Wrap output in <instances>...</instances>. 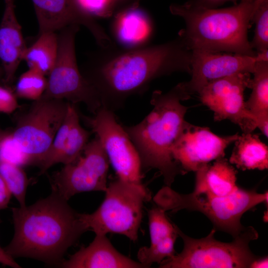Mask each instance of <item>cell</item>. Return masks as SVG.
<instances>
[{
    "instance_id": "cell-24",
    "label": "cell",
    "mask_w": 268,
    "mask_h": 268,
    "mask_svg": "<svg viewBox=\"0 0 268 268\" xmlns=\"http://www.w3.org/2000/svg\"><path fill=\"white\" fill-rule=\"evenodd\" d=\"M0 175L20 206H26V195L29 180L22 167L0 161Z\"/></svg>"
},
{
    "instance_id": "cell-36",
    "label": "cell",
    "mask_w": 268,
    "mask_h": 268,
    "mask_svg": "<svg viewBox=\"0 0 268 268\" xmlns=\"http://www.w3.org/2000/svg\"><path fill=\"white\" fill-rule=\"evenodd\" d=\"M109 3L110 4L111 6L113 8V9L114 10V9L119 3L121 2V1L124 0H108Z\"/></svg>"
},
{
    "instance_id": "cell-1",
    "label": "cell",
    "mask_w": 268,
    "mask_h": 268,
    "mask_svg": "<svg viewBox=\"0 0 268 268\" xmlns=\"http://www.w3.org/2000/svg\"><path fill=\"white\" fill-rule=\"evenodd\" d=\"M102 50L83 75L97 92L102 107L113 111L131 96L142 94L156 78L191 72L192 52L179 37L157 45Z\"/></svg>"
},
{
    "instance_id": "cell-22",
    "label": "cell",
    "mask_w": 268,
    "mask_h": 268,
    "mask_svg": "<svg viewBox=\"0 0 268 268\" xmlns=\"http://www.w3.org/2000/svg\"><path fill=\"white\" fill-rule=\"evenodd\" d=\"M251 78V94L245 102L247 110L255 117L257 128L268 136V60L257 62Z\"/></svg>"
},
{
    "instance_id": "cell-8",
    "label": "cell",
    "mask_w": 268,
    "mask_h": 268,
    "mask_svg": "<svg viewBox=\"0 0 268 268\" xmlns=\"http://www.w3.org/2000/svg\"><path fill=\"white\" fill-rule=\"evenodd\" d=\"M79 26L71 25L58 35L57 58L48 75L43 96L76 104L84 103L94 114L102 107L99 96L78 69L75 56V38Z\"/></svg>"
},
{
    "instance_id": "cell-19",
    "label": "cell",
    "mask_w": 268,
    "mask_h": 268,
    "mask_svg": "<svg viewBox=\"0 0 268 268\" xmlns=\"http://www.w3.org/2000/svg\"><path fill=\"white\" fill-rule=\"evenodd\" d=\"M153 30L150 18L138 7L137 3L117 11L112 24L115 39L126 49L145 46L151 37Z\"/></svg>"
},
{
    "instance_id": "cell-12",
    "label": "cell",
    "mask_w": 268,
    "mask_h": 268,
    "mask_svg": "<svg viewBox=\"0 0 268 268\" xmlns=\"http://www.w3.org/2000/svg\"><path fill=\"white\" fill-rule=\"evenodd\" d=\"M251 80V73L243 72L211 81L198 93L200 100L213 111L215 121L229 120L243 133H252L257 128V122L247 110L244 98Z\"/></svg>"
},
{
    "instance_id": "cell-5",
    "label": "cell",
    "mask_w": 268,
    "mask_h": 268,
    "mask_svg": "<svg viewBox=\"0 0 268 268\" xmlns=\"http://www.w3.org/2000/svg\"><path fill=\"white\" fill-rule=\"evenodd\" d=\"M153 199L157 206L165 211L175 212L187 209L200 212L210 220L216 231L226 232L234 238L245 228L241 219L246 212L262 203L268 206V191L259 193L239 187L224 197L194 192L183 194L165 186Z\"/></svg>"
},
{
    "instance_id": "cell-25",
    "label": "cell",
    "mask_w": 268,
    "mask_h": 268,
    "mask_svg": "<svg viewBox=\"0 0 268 268\" xmlns=\"http://www.w3.org/2000/svg\"><path fill=\"white\" fill-rule=\"evenodd\" d=\"M47 78L41 73L29 68L18 78L15 87L16 97L37 100L44 94L47 87Z\"/></svg>"
},
{
    "instance_id": "cell-13",
    "label": "cell",
    "mask_w": 268,
    "mask_h": 268,
    "mask_svg": "<svg viewBox=\"0 0 268 268\" xmlns=\"http://www.w3.org/2000/svg\"><path fill=\"white\" fill-rule=\"evenodd\" d=\"M239 136L237 133L220 136L208 128L187 122L172 148V155L185 174L196 172L202 166L224 157L226 148Z\"/></svg>"
},
{
    "instance_id": "cell-16",
    "label": "cell",
    "mask_w": 268,
    "mask_h": 268,
    "mask_svg": "<svg viewBox=\"0 0 268 268\" xmlns=\"http://www.w3.org/2000/svg\"><path fill=\"white\" fill-rule=\"evenodd\" d=\"M80 114L76 104L68 102L64 121L39 166L40 174L52 166L75 161L88 143L90 133L80 124Z\"/></svg>"
},
{
    "instance_id": "cell-34",
    "label": "cell",
    "mask_w": 268,
    "mask_h": 268,
    "mask_svg": "<svg viewBox=\"0 0 268 268\" xmlns=\"http://www.w3.org/2000/svg\"><path fill=\"white\" fill-rule=\"evenodd\" d=\"M0 263L13 268H20V266L14 260V258L11 257L6 253L3 248L0 247Z\"/></svg>"
},
{
    "instance_id": "cell-4",
    "label": "cell",
    "mask_w": 268,
    "mask_h": 268,
    "mask_svg": "<svg viewBox=\"0 0 268 268\" xmlns=\"http://www.w3.org/2000/svg\"><path fill=\"white\" fill-rule=\"evenodd\" d=\"M255 5V0H240L223 8L173 3L169 9L184 20L185 27L179 32V37L191 51L228 52L255 57L257 54L248 38Z\"/></svg>"
},
{
    "instance_id": "cell-32",
    "label": "cell",
    "mask_w": 268,
    "mask_h": 268,
    "mask_svg": "<svg viewBox=\"0 0 268 268\" xmlns=\"http://www.w3.org/2000/svg\"><path fill=\"white\" fill-rule=\"evenodd\" d=\"M238 0H189L185 2L186 4L197 7L206 8H216L227 2H232L237 3Z\"/></svg>"
},
{
    "instance_id": "cell-26",
    "label": "cell",
    "mask_w": 268,
    "mask_h": 268,
    "mask_svg": "<svg viewBox=\"0 0 268 268\" xmlns=\"http://www.w3.org/2000/svg\"><path fill=\"white\" fill-rule=\"evenodd\" d=\"M177 233L149 247H141L137 253L138 262L145 268H149L154 263L160 264L163 260L175 255L174 249Z\"/></svg>"
},
{
    "instance_id": "cell-9",
    "label": "cell",
    "mask_w": 268,
    "mask_h": 268,
    "mask_svg": "<svg viewBox=\"0 0 268 268\" xmlns=\"http://www.w3.org/2000/svg\"><path fill=\"white\" fill-rule=\"evenodd\" d=\"M68 104L42 95L17 119L11 134L29 165L41 164L64 121Z\"/></svg>"
},
{
    "instance_id": "cell-30",
    "label": "cell",
    "mask_w": 268,
    "mask_h": 268,
    "mask_svg": "<svg viewBox=\"0 0 268 268\" xmlns=\"http://www.w3.org/2000/svg\"><path fill=\"white\" fill-rule=\"evenodd\" d=\"M74 1L80 11L93 18L109 17L114 12L108 0H74Z\"/></svg>"
},
{
    "instance_id": "cell-20",
    "label": "cell",
    "mask_w": 268,
    "mask_h": 268,
    "mask_svg": "<svg viewBox=\"0 0 268 268\" xmlns=\"http://www.w3.org/2000/svg\"><path fill=\"white\" fill-rule=\"evenodd\" d=\"M194 192L224 197L235 191L237 172L224 157L205 164L196 172Z\"/></svg>"
},
{
    "instance_id": "cell-37",
    "label": "cell",
    "mask_w": 268,
    "mask_h": 268,
    "mask_svg": "<svg viewBox=\"0 0 268 268\" xmlns=\"http://www.w3.org/2000/svg\"><path fill=\"white\" fill-rule=\"evenodd\" d=\"M9 132L0 129V142L7 135Z\"/></svg>"
},
{
    "instance_id": "cell-11",
    "label": "cell",
    "mask_w": 268,
    "mask_h": 268,
    "mask_svg": "<svg viewBox=\"0 0 268 268\" xmlns=\"http://www.w3.org/2000/svg\"><path fill=\"white\" fill-rule=\"evenodd\" d=\"M109 164L106 152L95 135L75 161L64 165L49 177L52 191L67 201L82 192H105Z\"/></svg>"
},
{
    "instance_id": "cell-29",
    "label": "cell",
    "mask_w": 268,
    "mask_h": 268,
    "mask_svg": "<svg viewBox=\"0 0 268 268\" xmlns=\"http://www.w3.org/2000/svg\"><path fill=\"white\" fill-rule=\"evenodd\" d=\"M0 161L21 167L29 165L26 157L14 142L11 131L0 142Z\"/></svg>"
},
{
    "instance_id": "cell-40",
    "label": "cell",
    "mask_w": 268,
    "mask_h": 268,
    "mask_svg": "<svg viewBox=\"0 0 268 268\" xmlns=\"http://www.w3.org/2000/svg\"><path fill=\"white\" fill-rule=\"evenodd\" d=\"M0 222H1V220H0Z\"/></svg>"
},
{
    "instance_id": "cell-33",
    "label": "cell",
    "mask_w": 268,
    "mask_h": 268,
    "mask_svg": "<svg viewBox=\"0 0 268 268\" xmlns=\"http://www.w3.org/2000/svg\"><path fill=\"white\" fill-rule=\"evenodd\" d=\"M11 196L7 186L0 175V210L8 206Z\"/></svg>"
},
{
    "instance_id": "cell-38",
    "label": "cell",
    "mask_w": 268,
    "mask_h": 268,
    "mask_svg": "<svg viewBox=\"0 0 268 268\" xmlns=\"http://www.w3.org/2000/svg\"><path fill=\"white\" fill-rule=\"evenodd\" d=\"M3 71L2 68L1 66H0V84L3 85Z\"/></svg>"
},
{
    "instance_id": "cell-2",
    "label": "cell",
    "mask_w": 268,
    "mask_h": 268,
    "mask_svg": "<svg viewBox=\"0 0 268 268\" xmlns=\"http://www.w3.org/2000/svg\"><path fill=\"white\" fill-rule=\"evenodd\" d=\"M14 235L3 249L13 258H28L60 267L67 250L88 230L80 213L54 192L29 206L11 208Z\"/></svg>"
},
{
    "instance_id": "cell-31",
    "label": "cell",
    "mask_w": 268,
    "mask_h": 268,
    "mask_svg": "<svg viewBox=\"0 0 268 268\" xmlns=\"http://www.w3.org/2000/svg\"><path fill=\"white\" fill-rule=\"evenodd\" d=\"M18 107L16 96L10 87L0 84V112L13 113Z\"/></svg>"
},
{
    "instance_id": "cell-21",
    "label": "cell",
    "mask_w": 268,
    "mask_h": 268,
    "mask_svg": "<svg viewBox=\"0 0 268 268\" xmlns=\"http://www.w3.org/2000/svg\"><path fill=\"white\" fill-rule=\"evenodd\" d=\"M229 162L243 170L268 168V147L256 134L243 133L234 142Z\"/></svg>"
},
{
    "instance_id": "cell-17",
    "label": "cell",
    "mask_w": 268,
    "mask_h": 268,
    "mask_svg": "<svg viewBox=\"0 0 268 268\" xmlns=\"http://www.w3.org/2000/svg\"><path fill=\"white\" fill-rule=\"evenodd\" d=\"M27 48L15 15L14 0H4L0 23V61L4 74V85L9 87L12 83Z\"/></svg>"
},
{
    "instance_id": "cell-7",
    "label": "cell",
    "mask_w": 268,
    "mask_h": 268,
    "mask_svg": "<svg viewBox=\"0 0 268 268\" xmlns=\"http://www.w3.org/2000/svg\"><path fill=\"white\" fill-rule=\"evenodd\" d=\"M105 192L104 200L99 207L92 213H80L81 220L95 235L114 233L135 241L143 203L151 198L149 190L143 184L117 178L109 184Z\"/></svg>"
},
{
    "instance_id": "cell-35",
    "label": "cell",
    "mask_w": 268,
    "mask_h": 268,
    "mask_svg": "<svg viewBox=\"0 0 268 268\" xmlns=\"http://www.w3.org/2000/svg\"><path fill=\"white\" fill-rule=\"evenodd\" d=\"M268 257L260 258L258 257L251 264L250 268H268Z\"/></svg>"
},
{
    "instance_id": "cell-18",
    "label": "cell",
    "mask_w": 268,
    "mask_h": 268,
    "mask_svg": "<svg viewBox=\"0 0 268 268\" xmlns=\"http://www.w3.org/2000/svg\"><path fill=\"white\" fill-rule=\"evenodd\" d=\"M60 267L65 268H144L136 262L118 252L106 235H95L87 247L64 261Z\"/></svg>"
},
{
    "instance_id": "cell-23",
    "label": "cell",
    "mask_w": 268,
    "mask_h": 268,
    "mask_svg": "<svg viewBox=\"0 0 268 268\" xmlns=\"http://www.w3.org/2000/svg\"><path fill=\"white\" fill-rule=\"evenodd\" d=\"M58 49V38L56 32H48L40 34L38 40L27 48L24 57L31 69L44 75H49L55 64Z\"/></svg>"
},
{
    "instance_id": "cell-15",
    "label": "cell",
    "mask_w": 268,
    "mask_h": 268,
    "mask_svg": "<svg viewBox=\"0 0 268 268\" xmlns=\"http://www.w3.org/2000/svg\"><path fill=\"white\" fill-rule=\"evenodd\" d=\"M40 34L61 30L71 25H82L89 30L101 49L115 45L93 17L83 13L74 0H32Z\"/></svg>"
},
{
    "instance_id": "cell-6",
    "label": "cell",
    "mask_w": 268,
    "mask_h": 268,
    "mask_svg": "<svg viewBox=\"0 0 268 268\" xmlns=\"http://www.w3.org/2000/svg\"><path fill=\"white\" fill-rule=\"evenodd\" d=\"M177 233L182 239V252L163 260L161 268H248L258 257L251 251L249 244L258 238L252 226L245 227L231 242L214 238L213 228L205 237L196 239L184 233L175 224Z\"/></svg>"
},
{
    "instance_id": "cell-28",
    "label": "cell",
    "mask_w": 268,
    "mask_h": 268,
    "mask_svg": "<svg viewBox=\"0 0 268 268\" xmlns=\"http://www.w3.org/2000/svg\"><path fill=\"white\" fill-rule=\"evenodd\" d=\"M252 21L256 24L254 36L250 45L258 53L268 51V0L254 12Z\"/></svg>"
},
{
    "instance_id": "cell-14",
    "label": "cell",
    "mask_w": 268,
    "mask_h": 268,
    "mask_svg": "<svg viewBox=\"0 0 268 268\" xmlns=\"http://www.w3.org/2000/svg\"><path fill=\"white\" fill-rule=\"evenodd\" d=\"M191 78L184 82L190 95L199 93L209 82L238 73H253L257 61L268 60V51L255 57L235 54H217L203 51H192Z\"/></svg>"
},
{
    "instance_id": "cell-10",
    "label": "cell",
    "mask_w": 268,
    "mask_h": 268,
    "mask_svg": "<svg viewBox=\"0 0 268 268\" xmlns=\"http://www.w3.org/2000/svg\"><path fill=\"white\" fill-rule=\"evenodd\" d=\"M84 122L99 138L118 178L141 185L143 176L138 153L123 126L117 121L114 111L103 107Z\"/></svg>"
},
{
    "instance_id": "cell-27",
    "label": "cell",
    "mask_w": 268,
    "mask_h": 268,
    "mask_svg": "<svg viewBox=\"0 0 268 268\" xmlns=\"http://www.w3.org/2000/svg\"><path fill=\"white\" fill-rule=\"evenodd\" d=\"M150 244L154 245L177 233L175 225L169 220L165 211L157 206L148 211Z\"/></svg>"
},
{
    "instance_id": "cell-39",
    "label": "cell",
    "mask_w": 268,
    "mask_h": 268,
    "mask_svg": "<svg viewBox=\"0 0 268 268\" xmlns=\"http://www.w3.org/2000/svg\"><path fill=\"white\" fill-rule=\"evenodd\" d=\"M267 0H255L256 7L259 6L261 4H262L263 3H264Z\"/></svg>"
},
{
    "instance_id": "cell-3",
    "label": "cell",
    "mask_w": 268,
    "mask_h": 268,
    "mask_svg": "<svg viewBox=\"0 0 268 268\" xmlns=\"http://www.w3.org/2000/svg\"><path fill=\"white\" fill-rule=\"evenodd\" d=\"M184 82L168 92H153V108L139 123L124 126L140 158L141 169L157 170L166 186L171 187L176 177L185 174L172 155V148L187 122L189 107L181 101L190 99Z\"/></svg>"
}]
</instances>
